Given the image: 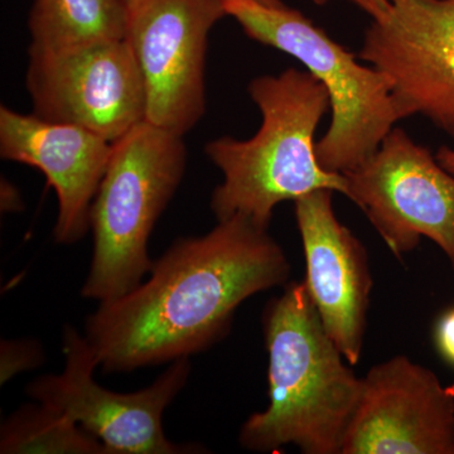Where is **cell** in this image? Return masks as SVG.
Here are the masks:
<instances>
[{
	"label": "cell",
	"instance_id": "52a82bcc",
	"mask_svg": "<svg viewBox=\"0 0 454 454\" xmlns=\"http://www.w3.org/2000/svg\"><path fill=\"white\" fill-rule=\"evenodd\" d=\"M343 176L346 197L396 259L428 239L454 269V176L427 146L394 128L372 157Z\"/></svg>",
	"mask_w": 454,
	"mask_h": 454
},
{
	"label": "cell",
	"instance_id": "ba28073f",
	"mask_svg": "<svg viewBox=\"0 0 454 454\" xmlns=\"http://www.w3.org/2000/svg\"><path fill=\"white\" fill-rule=\"evenodd\" d=\"M225 0H131L127 37L146 98L145 121L184 137L206 113V56Z\"/></svg>",
	"mask_w": 454,
	"mask_h": 454
},
{
	"label": "cell",
	"instance_id": "7402d4cb",
	"mask_svg": "<svg viewBox=\"0 0 454 454\" xmlns=\"http://www.w3.org/2000/svg\"><path fill=\"white\" fill-rule=\"evenodd\" d=\"M124 2L128 4V3L131 2V0H124Z\"/></svg>",
	"mask_w": 454,
	"mask_h": 454
},
{
	"label": "cell",
	"instance_id": "d6986e66",
	"mask_svg": "<svg viewBox=\"0 0 454 454\" xmlns=\"http://www.w3.org/2000/svg\"><path fill=\"white\" fill-rule=\"evenodd\" d=\"M23 210L22 197L11 182L2 179V211L18 212Z\"/></svg>",
	"mask_w": 454,
	"mask_h": 454
},
{
	"label": "cell",
	"instance_id": "e0dca14e",
	"mask_svg": "<svg viewBox=\"0 0 454 454\" xmlns=\"http://www.w3.org/2000/svg\"><path fill=\"white\" fill-rule=\"evenodd\" d=\"M433 340L439 356L454 370V306L438 317L433 330Z\"/></svg>",
	"mask_w": 454,
	"mask_h": 454
},
{
	"label": "cell",
	"instance_id": "8fae6325",
	"mask_svg": "<svg viewBox=\"0 0 454 454\" xmlns=\"http://www.w3.org/2000/svg\"><path fill=\"white\" fill-rule=\"evenodd\" d=\"M342 454H454V385L404 355L372 366Z\"/></svg>",
	"mask_w": 454,
	"mask_h": 454
},
{
	"label": "cell",
	"instance_id": "5bb4252c",
	"mask_svg": "<svg viewBox=\"0 0 454 454\" xmlns=\"http://www.w3.org/2000/svg\"><path fill=\"white\" fill-rule=\"evenodd\" d=\"M124 0H33L28 52L55 53L125 40Z\"/></svg>",
	"mask_w": 454,
	"mask_h": 454
},
{
	"label": "cell",
	"instance_id": "277c9868",
	"mask_svg": "<svg viewBox=\"0 0 454 454\" xmlns=\"http://www.w3.org/2000/svg\"><path fill=\"white\" fill-rule=\"evenodd\" d=\"M250 40L282 51L306 66L330 98L331 124L316 143L317 160L328 172L357 168L405 118L391 80L333 41L297 9L271 8L252 0H225Z\"/></svg>",
	"mask_w": 454,
	"mask_h": 454
},
{
	"label": "cell",
	"instance_id": "7c38bea8",
	"mask_svg": "<svg viewBox=\"0 0 454 454\" xmlns=\"http://www.w3.org/2000/svg\"><path fill=\"white\" fill-rule=\"evenodd\" d=\"M333 191L294 201L303 244L306 286L325 331L352 366L363 356L372 292L369 255L357 236L337 219Z\"/></svg>",
	"mask_w": 454,
	"mask_h": 454
},
{
	"label": "cell",
	"instance_id": "3957f363",
	"mask_svg": "<svg viewBox=\"0 0 454 454\" xmlns=\"http://www.w3.org/2000/svg\"><path fill=\"white\" fill-rule=\"evenodd\" d=\"M247 91L262 113L255 136L221 137L205 146L223 176L211 196L217 221L243 216L269 229L279 203L318 190L348 196L345 176L328 172L317 160L316 130L330 109L324 83L309 70L286 68L255 77Z\"/></svg>",
	"mask_w": 454,
	"mask_h": 454
},
{
	"label": "cell",
	"instance_id": "4fadbf2b",
	"mask_svg": "<svg viewBox=\"0 0 454 454\" xmlns=\"http://www.w3.org/2000/svg\"><path fill=\"white\" fill-rule=\"evenodd\" d=\"M114 143L76 125L59 124L0 106V157L35 167L55 190L56 243L73 245L91 229V208Z\"/></svg>",
	"mask_w": 454,
	"mask_h": 454
},
{
	"label": "cell",
	"instance_id": "ac0fdd59",
	"mask_svg": "<svg viewBox=\"0 0 454 454\" xmlns=\"http://www.w3.org/2000/svg\"><path fill=\"white\" fill-rule=\"evenodd\" d=\"M312 2L316 5L322 7V5L330 4L334 0H312ZM346 2L352 3V4L360 8L361 11L365 12L370 20L381 17L389 8V2L387 0H346Z\"/></svg>",
	"mask_w": 454,
	"mask_h": 454
},
{
	"label": "cell",
	"instance_id": "2e32d148",
	"mask_svg": "<svg viewBox=\"0 0 454 454\" xmlns=\"http://www.w3.org/2000/svg\"><path fill=\"white\" fill-rule=\"evenodd\" d=\"M0 379L5 384L17 373L32 370L43 361V352L37 340H2Z\"/></svg>",
	"mask_w": 454,
	"mask_h": 454
},
{
	"label": "cell",
	"instance_id": "6da1fadb",
	"mask_svg": "<svg viewBox=\"0 0 454 454\" xmlns=\"http://www.w3.org/2000/svg\"><path fill=\"white\" fill-rule=\"evenodd\" d=\"M291 273L267 227L232 216L206 235L176 240L145 283L100 303L83 337L106 372L173 363L223 339L243 301L286 286Z\"/></svg>",
	"mask_w": 454,
	"mask_h": 454
},
{
	"label": "cell",
	"instance_id": "ffe728a7",
	"mask_svg": "<svg viewBox=\"0 0 454 454\" xmlns=\"http://www.w3.org/2000/svg\"><path fill=\"white\" fill-rule=\"evenodd\" d=\"M435 158H437L439 164H441L447 172L454 176V148H452V146H439L437 153H435Z\"/></svg>",
	"mask_w": 454,
	"mask_h": 454
},
{
	"label": "cell",
	"instance_id": "30bf717a",
	"mask_svg": "<svg viewBox=\"0 0 454 454\" xmlns=\"http://www.w3.org/2000/svg\"><path fill=\"white\" fill-rule=\"evenodd\" d=\"M357 53L391 80L405 118L420 115L454 142V0H387Z\"/></svg>",
	"mask_w": 454,
	"mask_h": 454
},
{
	"label": "cell",
	"instance_id": "9a60e30c",
	"mask_svg": "<svg viewBox=\"0 0 454 454\" xmlns=\"http://www.w3.org/2000/svg\"><path fill=\"white\" fill-rule=\"evenodd\" d=\"M0 453L109 454V450L70 418L38 403L23 406L3 424Z\"/></svg>",
	"mask_w": 454,
	"mask_h": 454
},
{
	"label": "cell",
	"instance_id": "8992f818",
	"mask_svg": "<svg viewBox=\"0 0 454 454\" xmlns=\"http://www.w3.org/2000/svg\"><path fill=\"white\" fill-rule=\"evenodd\" d=\"M64 355V372L40 376L27 387V394L79 424L109 454L207 452L199 444L173 443L163 432L164 411L190 378V357L173 361L151 387L121 394L94 380L98 357L85 337L70 325L65 328Z\"/></svg>",
	"mask_w": 454,
	"mask_h": 454
},
{
	"label": "cell",
	"instance_id": "44dd1931",
	"mask_svg": "<svg viewBox=\"0 0 454 454\" xmlns=\"http://www.w3.org/2000/svg\"><path fill=\"white\" fill-rule=\"evenodd\" d=\"M252 2H256L259 4L267 5V7L271 8H283L286 5L283 0H252Z\"/></svg>",
	"mask_w": 454,
	"mask_h": 454
},
{
	"label": "cell",
	"instance_id": "7a4b0ae2",
	"mask_svg": "<svg viewBox=\"0 0 454 454\" xmlns=\"http://www.w3.org/2000/svg\"><path fill=\"white\" fill-rule=\"evenodd\" d=\"M269 355L265 411L250 415L239 433L247 450L342 454L360 402L363 378L325 331L304 283L284 286L262 315Z\"/></svg>",
	"mask_w": 454,
	"mask_h": 454
},
{
	"label": "cell",
	"instance_id": "9c48e42d",
	"mask_svg": "<svg viewBox=\"0 0 454 454\" xmlns=\"http://www.w3.org/2000/svg\"><path fill=\"white\" fill-rule=\"evenodd\" d=\"M28 56L26 88L38 118L112 143L145 121V82L127 40Z\"/></svg>",
	"mask_w": 454,
	"mask_h": 454
},
{
	"label": "cell",
	"instance_id": "5b68a950",
	"mask_svg": "<svg viewBox=\"0 0 454 454\" xmlns=\"http://www.w3.org/2000/svg\"><path fill=\"white\" fill-rule=\"evenodd\" d=\"M187 167L184 137L145 121L114 142L91 208L94 254L82 294L118 300L153 267L148 243Z\"/></svg>",
	"mask_w": 454,
	"mask_h": 454
}]
</instances>
